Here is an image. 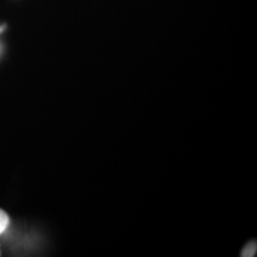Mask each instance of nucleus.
I'll return each instance as SVG.
<instances>
[{"mask_svg": "<svg viewBox=\"0 0 257 257\" xmlns=\"http://www.w3.org/2000/svg\"><path fill=\"white\" fill-rule=\"evenodd\" d=\"M256 250H257V244L256 242H250L246 244V246L242 250V253L240 256L243 257H251L256 255Z\"/></svg>", "mask_w": 257, "mask_h": 257, "instance_id": "1", "label": "nucleus"}, {"mask_svg": "<svg viewBox=\"0 0 257 257\" xmlns=\"http://www.w3.org/2000/svg\"><path fill=\"white\" fill-rule=\"evenodd\" d=\"M10 224V217L4 210L0 208V234L4 233Z\"/></svg>", "mask_w": 257, "mask_h": 257, "instance_id": "2", "label": "nucleus"}, {"mask_svg": "<svg viewBox=\"0 0 257 257\" xmlns=\"http://www.w3.org/2000/svg\"><path fill=\"white\" fill-rule=\"evenodd\" d=\"M2 51H3V46L0 44V54H2Z\"/></svg>", "mask_w": 257, "mask_h": 257, "instance_id": "3", "label": "nucleus"}, {"mask_svg": "<svg viewBox=\"0 0 257 257\" xmlns=\"http://www.w3.org/2000/svg\"><path fill=\"white\" fill-rule=\"evenodd\" d=\"M0 255H2V251H0Z\"/></svg>", "mask_w": 257, "mask_h": 257, "instance_id": "4", "label": "nucleus"}]
</instances>
